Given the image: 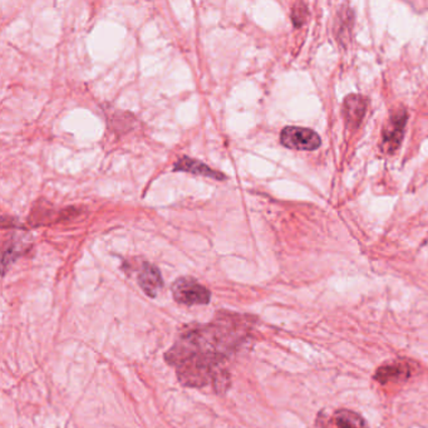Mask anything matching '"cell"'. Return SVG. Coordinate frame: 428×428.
<instances>
[{"label": "cell", "mask_w": 428, "mask_h": 428, "mask_svg": "<svg viewBox=\"0 0 428 428\" xmlns=\"http://www.w3.org/2000/svg\"><path fill=\"white\" fill-rule=\"evenodd\" d=\"M247 320L228 314L186 328L165 355L166 362L176 368L180 383L192 389L212 386L216 393H224L230 386L226 363L250 337Z\"/></svg>", "instance_id": "cell-1"}, {"label": "cell", "mask_w": 428, "mask_h": 428, "mask_svg": "<svg viewBox=\"0 0 428 428\" xmlns=\"http://www.w3.org/2000/svg\"><path fill=\"white\" fill-rule=\"evenodd\" d=\"M172 295L175 302L183 305H206L210 302L212 293L197 283V280L190 276H183L172 284Z\"/></svg>", "instance_id": "cell-2"}, {"label": "cell", "mask_w": 428, "mask_h": 428, "mask_svg": "<svg viewBox=\"0 0 428 428\" xmlns=\"http://www.w3.org/2000/svg\"><path fill=\"white\" fill-rule=\"evenodd\" d=\"M280 142L286 149L295 151H314L322 145L319 135L304 127H286L280 133Z\"/></svg>", "instance_id": "cell-3"}, {"label": "cell", "mask_w": 428, "mask_h": 428, "mask_svg": "<svg viewBox=\"0 0 428 428\" xmlns=\"http://www.w3.org/2000/svg\"><path fill=\"white\" fill-rule=\"evenodd\" d=\"M407 123L405 111H398L391 116L382 133V147L386 154H393L398 149L405 135V127Z\"/></svg>", "instance_id": "cell-4"}, {"label": "cell", "mask_w": 428, "mask_h": 428, "mask_svg": "<svg viewBox=\"0 0 428 428\" xmlns=\"http://www.w3.org/2000/svg\"><path fill=\"white\" fill-rule=\"evenodd\" d=\"M412 369L410 365L405 362L396 360L392 363L383 365L378 368L374 373V381H377L379 384H391V383L405 382L408 378L411 377Z\"/></svg>", "instance_id": "cell-5"}, {"label": "cell", "mask_w": 428, "mask_h": 428, "mask_svg": "<svg viewBox=\"0 0 428 428\" xmlns=\"http://www.w3.org/2000/svg\"><path fill=\"white\" fill-rule=\"evenodd\" d=\"M137 279L141 289L149 298L157 297L159 291L164 286V280H162V276H161L160 270L156 268L154 265H152V264H142V268H141L140 273H138Z\"/></svg>", "instance_id": "cell-6"}, {"label": "cell", "mask_w": 428, "mask_h": 428, "mask_svg": "<svg viewBox=\"0 0 428 428\" xmlns=\"http://www.w3.org/2000/svg\"><path fill=\"white\" fill-rule=\"evenodd\" d=\"M365 111H367L365 98L358 94H349L348 97L344 99L343 104V114L347 126L349 128L360 126V122L365 117Z\"/></svg>", "instance_id": "cell-7"}, {"label": "cell", "mask_w": 428, "mask_h": 428, "mask_svg": "<svg viewBox=\"0 0 428 428\" xmlns=\"http://www.w3.org/2000/svg\"><path fill=\"white\" fill-rule=\"evenodd\" d=\"M173 170L175 171L190 172V173L200 175V176L212 177L215 180H224L225 178L223 173L212 170L209 166L202 164L201 161L190 159V157H183V159L177 161L173 166Z\"/></svg>", "instance_id": "cell-8"}, {"label": "cell", "mask_w": 428, "mask_h": 428, "mask_svg": "<svg viewBox=\"0 0 428 428\" xmlns=\"http://www.w3.org/2000/svg\"><path fill=\"white\" fill-rule=\"evenodd\" d=\"M333 422L337 428H369L362 415L348 408H341L334 412Z\"/></svg>", "instance_id": "cell-9"}, {"label": "cell", "mask_w": 428, "mask_h": 428, "mask_svg": "<svg viewBox=\"0 0 428 428\" xmlns=\"http://www.w3.org/2000/svg\"><path fill=\"white\" fill-rule=\"evenodd\" d=\"M307 16H308V8L305 6V4L299 3L293 9V14H291L293 23L295 27H302V24L305 23V20H307Z\"/></svg>", "instance_id": "cell-10"}]
</instances>
